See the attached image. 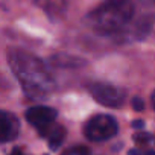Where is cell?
I'll return each mask as SVG.
<instances>
[{"mask_svg": "<svg viewBox=\"0 0 155 155\" xmlns=\"http://www.w3.org/2000/svg\"><path fill=\"white\" fill-rule=\"evenodd\" d=\"M8 62L29 99L43 101L53 93L55 81L40 58L28 52L12 49L8 52Z\"/></svg>", "mask_w": 155, "mask_h": 155, "instance_id": "cell-1", "label": "cell"}, {"mask_svg": "<svg viewBox=\"0 0 155 155\" xmlns=\"http://www.w3.org/2000/svg\"><path fill=\"white\" fill-rule=\"evenodd\" d=\"M134 15L131 0H108L93 9L84 23L99 35H111L119 32Z\"/></svg>", "mask_w": 155, "mask_h": 155, "instance_id": "cell-2", "label": "cell"}, {"mask_svg": "<svg viewBox=\"0 0 155 155\" xmlns=\"http://www.w3.org/2000/svg\"><path fill=\"white\" fill-rule=\"evenodd\" d=\"M117 131H119V126H117L116 119L108 114H97L91 117L84 128L85 137L91 141L110 140L111 137L117 134Z\"/></svg>", "mask_w": 155, "mask_h": 155, "instance_id": "cell-3", "label": "cell"}, {"mask_svg": "<svg viewBox=\"0 0 155 155\" xmlns=\"http://www.w3.org/2000/svg\"><path fill=\"white\" fill-rule=\"evenodd\" d=\"M87 88L96 102L110 108H120L126 97L123 90L110 84H104V82H93Z\"/></svg>", "mask_w": 155, "mask_h": 155, "instance_id": "cell-4", "label": "cell"}, {"mask_svg": "<svg viewBox=\"0 0 155 155\" xmlns=\"http://www.w3.org/2000/svg\"><path fill=\"white\" fill-rule=\"evenodd\" d=\"M56 110L50 108V107H32L26 111V120L37 128V131L40 132V135L46 137L49 129L55 125V119H56Z\"/></svg>", "mask_w": 155, "mask_h": 155, "instance_id": "cell-5", "label": "cell"}, {"mask_svg": "<svg viewBox=\"0 0 155 155\" xmlns=\"http://www.w3.org/2000/svg\"><path fill=\"white\" fill-rule=\"evenodd\" d=\"M18 131H20L18 119L8 111H2V114H0V140H2V143L15 140Z\"/></svg>", "mask_w": 155, "mask_h": 155, "instance_id": "cell-6", "label": "cell"}, {"mask_svg": "<svg viewBox=\"0 0 155 155\" xmlns=\"http://www.w3.org/2000/svg\"><path fill=\"white\" fill-rule=\"evenodd\" d=\"M35 5L43 9L50 20H58L65 12L67 0H35Z\"/></svg>", "mask_w": 155, "mask_h": 155, "instance_id": "cell-7", "label": "cell"}, {"mask_svg": "<svg viewBox=\"0 0 155 155\" xmlns=\"http://www.w3.org/2000/svg\"><path fill=\"white\" fill-rule=\"evenodd\" d=\"M50 64L55 65V67H81L85 64L84 59L81 58H76V56H70V55H55L50 58Z\"/></svg>", "mask_w": 155, "mask_h": 155, "instance_id": "cell-8", "label": "cell"}, {"mask_svg": "<svg viewBox=\"0 0 155 155\" xmlns=\"http://www.w3.org/2000/svg\"><path fill=\"white\" fill-rule=\"evenodd\" d=\"M46 137L49 140V147L52 150H56L61 146V143L64 141V138H65V128L61 126V125H53L49 129Z\"/></svg>", "mask_w": 155, "mask_h": 155, "instance_id": "cell-9", "label": "cell"}, {"mask_svg": "<svg viewBox=\"0 0 155 155\" xmlns=\"http://www.w3.org/2000/svg\"><path fill=\"white\" fill-rule=\"evenodd\" d=\"M150 28H152L150 18H141V20L135 25V37H137V38H144V37L149 34Z\"/></svg>", "mask_w": 155, "mask_h": 155, "instance_id": "cell-10", "label": "cell"}, {"mask_svg": "<svg viewBox=\"0 0 155 155\" xmlns=\"http://www.w3.org/2000/svg\"><path fill=\"white\" fill-rule=\"evenodd\" d=\"M62 155H90V149L85 146H74L71 149H67Z\"/></svg>", "mask_w": 155, "mask_h": 155, "instance_id": "cell-11", "label": "cell"}, {"mask_svg": "<svg viewBox=\"0 0 155 155\" xmlns=\"http://www.w3.org/2000/svg\"><path fill=\"white\" fill-rule=\"evenodd\" d=\"M134 140H135L138 144H146V143L150 140V135H149L147 132H143V131H140V132H137V134L134 135Z\"/></svg>", "mask_w": 155, "mask_h": 155, "instance_id": "cell-12", "label": "cell"}, {"mask_svg": "<svg viewBox=\"0 0 155 155\" xmlns=\"http://www.w3.org/2000/svg\"><path fill=\"white\" fill-rule=\"evenodd\" d=\"M132 108H134L135 111H143V108H144L143 99H141V97H134V99H132Z\"/></svg>", "mask_w": 155, "mask_h": 155, "instance_id": "cell-13", "label": "cell"}, {"mask_svg": "<svg viewBox=\"0 0 155 155\" xmlns=\"http://www.w3.org/2000/svg\"><path fill=\"white\" fill-rule=\"evenodd\" d=\"M138 2L144 6H155V0H138Z\"/></svg>", "mask_w": 155, "mask_h": 155, "instance_id": "cell-14", "label": "cell"}, {"mask_svg": "<svg viewBox=\"0 0 155 155\" xmlns=\"http://www.w3.org/2000/svg\"><path fill=\"white\" fill-rule=\"evenodd\" d=\"M143 126H144V123H143L141 120H135V122H132V128H135V129H143Z\"/></svg>", "mask_w": 155, "mask_h": 155, "instance_id": "cell-15", "label": "cell"}, {"mask_svg": "<svg viewBox=\"0 0 155 155\" xmlns=\"http://www.w3.org/2000/svg\"><path fill=\"white\" fill-rule=\"evenodd\" d=\"M128 155H140V152H138V150H134V149H131V150L128 152Z\"/></svg>", "mask_w": 155, "mask_h": 155, "instance_id": "cell-16", "label": "cell"}, {"mask_svg": "<svg viewBox=\"0 0 155 155\" xmlns=\"http://www.w3.org/2000/svg\"><path fill=\"white\" fill-rule=\"evenodd\" d=\"M150 101H152V107H153V110H155V91L152 93V97H150Z\"/></svg>", "mask_w": 155, "mask_h": 155, "instance_id": "cell-17", "label": "cell"}, {"mask_svg": "<svg viewBox=\"0 0 155 155\" xmlns=\"http://www.w3.org/2000/svg\"><path fill=\"white\" fill-rule=\"evenodd\" d=\"M143 155H155V150H147V152H144Z\"/></svg>", "mask_w": 155, "mask_h": 155, "instance_id": "cell-18", "label": "cell"}]
</instances>
